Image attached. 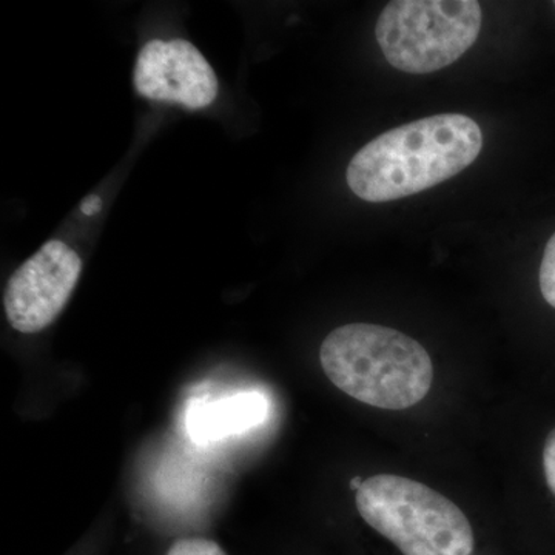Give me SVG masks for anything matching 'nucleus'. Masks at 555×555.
<instances>
[{"mask_svg":"<svg viewBox=\"0 0 555 555\" xmlns=\"http://www.w3.org/2000/svg\"><path fill=\"white\" fill-rule=\"evenodd\" d=\"M480 28L476 0H396L379 14L375 36L393 68L426 75L459 61Z\"/></svg>","mask_w":555,"mask_h":555,"instance_id":"obj_4","label":"nucleus"},{"mask_svg":"<svg viewBox=\"0 0 555 555\" xmlns=\"http://www.w3.org/2000/svg\"><path fill=\"white\" fill-rule=\"evenodd\" d=\"M101 207L102 199L96 195L87 196V198L82 201V204H80V210H82V214L87 215V217L98 214V211L101 210Z\"/></svg>","mask_w":555,"mask_h":555,"instance_id":"obj_11","label":"nucleus"},{"mask_svg":"<svg viewBox=\"0 0 555 555\" xmlns=\"http://www.w3.org/2000/svg\"><path fill=\"white\" fill-rule=\"evenodd\" d=\"M540 291L551 308L555 309V233L547 241L539 272Z\"/></svg>","mask_w":555,"mask_h":555,"instance_id":"obj_8","label":"nucleus"},{"mask_svg":"<svg viewBox=\"0 0 555 555\" xmlns=\"http://www.w3.org/2000/svg\"><path fill=\"white\" fill-rule=\"evenodd\" d=\"M166 555H225L217 542L207 539H182L169 547Z\"/></svg>","mask_w":555,"mask_h":555,"instance_id":"obj_9","label":"nucleus"},{"mask_svg":"<svg viewBox=\"0 0 555 555\" xmlns=\"http://www.w3.org/2000/svg\"><path fill=\"white\" fill-rule=\"evenodd\" d=\"M82 261L62 241H49L11 275L3 297L7 320L21 334L49 327L78 284Z\"/></svg>","mask_w":555,"mask_h":555,"instance_id":"obj_5","label":"nucleus"},{"mask_svg":"<svg viewBox=\"0 0 555 555\" xmlns=\"http://www.w3.org/2000/svg\"><path fill=\"white\" fill-rule=\"evenodd\" d=\"M363 483H364L363 478L353 477L352 480H350V488L356 489V491H358V489H360L361 485H363Z\"/></svg>","mask_w":555,"mask_h":555,"instance_id":"obj_12","label":"nucleus"},{"mask_svg":"<svg viewBox=\"0 0 555 555\" xmlns=\"http://www.w3.org/2000/svg\"><path fill=\"white\" fill-rule=\"evenodd\" d=\"M543 470H545L546 483L555 495V427L551 430L543 448Z\"/></svg>","mask_w":555,"mask_h":555,"instance_id":"obj_10","label":"nucleus"},{"mask_svg":"<svg viewBox=\"0 0 555 555\" xmlns=\"http://www.w3.org/2000/svg\"><path fill=\"white\" fill-rule=\"evenodd\" d=\"M326 377L361 403L403 411L429 393L434 366L425 347L396 328L347 324L320 349Z\"/></svg>","mask_w":555,"mask_h":555,"instance_id":"obj_2","label":"nucleus"},{"mask_svg":"<svg viewBox=\"0 0 555 555\" xmlns=\"http://www.w3.org/2000/svg\"><path fill=\"white\" fill-rule=\"evenodd\" d=\"M134 87L152 101L175 102L182 107H208L218 96L214 68L193 43L184 39L152 40L139 51Z\"/></svg>","mask_w":555,"mask_h":555,"instance_id":"obj_6","label":"nucleus"},{"mask_svg":"<svg viewBox=\"0 0 555 555\" xmlns=\"http://www.w3.org/2000/svg\"><path fill=\"white\" fill-rule=\"evenodd\" d=\"M554 7H555V2H554Z\"/></svg>","mask_w":555,"mask_h":555,"instance_id":"obj_13","label":"nucleus"},{"mask_svg":"<svg viewBox=\"0 0 555 555\" xmlns=\"http://www.w3.org/2000/svg\"><path fill=\"white\" fill-rule=\"evenodd\" d=\"M268 408V400L258 392L238 393L217 403H199L190 411V434L196 441L236 436L264 423Z\"/></svg>","mask_w":555,"mask_h":555,"instance_id":"obj_7","label":"nucleus"},{"mask_svg":"<svg viewBox=\"0 0 555 555\" xmlns=\"http://www.w3.org/2000/svg\"><path fill=\"white\" fill-rule=\"evenodd\" d=\"M358 513L403 555H473L465 513L429 486L406 477L374 476L356 495Z\"/></svg>","mask_w":555,"mask_h":555,"instance_id":"obj_3","label":"nucleus"},{"mask_svg":"<svg viewBox=\"0 0 555 555\" xmlns=\"http://www.w3.org/2000/svg\"><path fill=\"white\" fill-rule=\"evenodd\" d=\"M483 149V133L465 115L430 116L386 131L350 160V190L367 203L425 192L456 177Z\"/></svg>","mask_w":555,"mask_h":555,"instance_id":"obj_1","label":"nucleus"}]
</instances>
